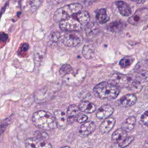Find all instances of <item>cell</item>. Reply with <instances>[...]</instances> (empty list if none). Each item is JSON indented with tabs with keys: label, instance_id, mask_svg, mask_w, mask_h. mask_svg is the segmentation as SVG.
Wrapping results in <instances>:
<instances>
[{
	"label": "cell",
	"instance_id": "cell-1",
	"mask_svg": "<svg viewBox=\"0 0 148 148\" xmlns=\"http://www.w3.org/2000/svg\"><path fill=\"white\" fill-rule=\"evenodd\" d=\"M34 124L39 129L50 131L57 127L55 117L49 112L40 110L35 112L32 117Z\"/></svg>",
	"mask_w": 148,
	"mask_h": 148
},
{
	"label": "cell",
	"instance_id": "cell-2",
	"mask_svg": "<svg viewBox=\"0 0 148 148\" xmlns=\"http://www.w3.org/2000/svg\"><path fill=\"white\" fill-rule=\"evenodd\" d=\"M96 97L102 99H116L120 92V87L107 82H102L97 84L93 89Z\"/></svg>",
	"mask_w": 148,
	"mask_h": 148
},
{
	"label": "cell",
	"instance_id": "cell-3",
	"mask_svg": "<svg viewBox=\"0 0 148 148\" xmlns=\"http://www.w3.org/2000/svg\"><path fill=\"white\" fill-rule=\"evenodd\" d=\"M82 5L79 3H73L65 5L57 9L53 16L56 22H61L68 19L82 11Z\"/></svg>",
	"mask_w": 148,
	"mask_h": 148
},
{
	"label": "cell",
	"instance_id": "cell-4",
	"mask_svg": "<svg viewBox=\"0 0 148 148\" xmlns=\"http://www.w3.org/2000/svg\"><path fill=\"white\" fill-rule=\"evenodd\" d=\"M62 42L69 47L77 46L82 42V36L76 32H67L63 35L61 38Z\"/></svg>",
	"mask_w": 148,
	"mask_h": 148
},
{
	"label": "cell",
	"instance_id": "cell-5",
	"mask_svg": "<svg viewBox=\"0 0 148 148\" xmlns=\"http://www.w3.org/2000/svg\"><path fill=\"white\" fill-rule=\"evenodd\" d=\"M59 26L61 30L66 32L77 31L80 30L82 27V25L75 16L61 21Z\"/></svg>",
	"mask_w": 148,
	"mask_h": 148
},
{
	"label": "cell",
	"instance_id": "cell-6",
	"mask_svg": "<svg viewBox=\"0 0 148 148\" xmlns=\"http://www.w3.org/2000/svg\"><path fill=\"white\" fill-rule=\"evenodd\" d=\"M26 148H53L51 143L38 137L27 138L25 142Z\"/></svg>",
	"mask_w": 148,
	"mask_h": 148
},
{
	"label": "cell",
	"instance_id": "cell-7",
	"mask_svg": "<svg viewBox=\"0 0 148 148\" xmlns=\"http://www.w3.org/2000/svg\"><path fill=\"white\" fill-rule=\"evenodd\" d=\"M148 17V9H139L128 19L130 24L133 25H138L145 22Z\"/></svg>",
	"mask_w": 148,
	"mask_h": 148
},
{
	"label": "cell",
	"instance_id": "cell-8",
	"mask_svg": "<svg viewBox=\"0 0 148 148\" xmlns=\"http://www.w3.org/2000/svg\"><path fill=\"white\" fill-rule=\"evenodd\" d=\"M110 80L114 84L119 87H128L131 82L132 79L128 75H125L122 73H114L110 77Z\"/></svg>",
	"mask_w": 148,
	"mask_h": 148
},
{
	"label": "cell",
	"instance_id": "cell-9",
	"mask_svg": "<svg viewBox=\"0 0 148 148\" xmlns=\"http://www.w3.org/2000/svg\"><path fill=\"white\" fill-rule=\"evenodd\" d=\"M86 76V72L84 70H78L76 73L71 72L65 76H64V82L65 83V84H68L69 82H70L73 79V78H75V84H77L81 83L83 80Z\"/></svg>",
	"mask_w": 148,
	"mask_h": 148
},
{
	"label": "cell",
	"instance_id": "cell-10",
	"mask_svg": "<svg viewBox=\"0 0 148 148\" xmlns=\"http://www.w3.org/2000/svg\"><path fill=\"white\" fill-rule=\"evenodd\" d=\"M114 109L110 105H104L101 106L96 113V116L99 119H106L112 114Z\"/></svg>",
	"mask_w": 148,
	"mask_h": 148
},
{
	"label": "cell",
	"instance_id": "cell-11",
	"mask_svg": "<svg viewBox=\"0 0 148 148\" xmlns=\"http://www.w3.org/2000/svg\"><path fill=\"white\" fill-rule=\"evenodd\" d=\"M95 124L91 121H88L83 123L79 128V134L83 136H86L92 133L95 130Z\"/></svg>",
	"mask_w": 148,
	"mask_h": 148
},
{
	"label": "cell",
	"instance_id": "cell-12",
	"mask_svg": "<svg viewBox=\"0 0 148 148\" xmlns=\"http://www.w3.org/2000/svg\"><path fill=\"white\" fill-rule=\"evenodd\" d=\"M54 117L57 124V127L59 129H64L66 127L68 122L67 116L64 112L61 110H56L54 112Z\"/></svg>",
	"mask_w": 148,
	"mask_h": 148
},
{
	"label": "cell",
	"instance_id": "cell-13",
	"mask_svg": "<svg viewBox=\"0 0 148 148\" xmlns=\"http://www.w3.org/2000/svg\"><path fill=\"white\" fill-rule=\"evenodd\" d=\"M116 123V120L114 117H110L105 119L99 126V130L102 134H106L110 132L113 128Z\"/></svg>",
	"mask_w": 148,
	"mask_h": 148
},
{
	"label": "cell",
	"instance_id": "cell-14",
	"mask_svg": "<svg viewBox=\"0 0 148 148\" xmlns=\"http://www.w3.org/2000/svg\"><path fill=\"white\" fill-rule=\"evenodd\" d=\"M136 100L137 98L134 94H128L119 99V103L124 107H130L134 105Z\"/></svg>",
	"mask_w": 148,
	"mask_h": 148
},
{
	"label": "cell",
	"instance_id": "cell-15",
	"mask_svg": "<svg viewBox=\"0 0 148 148\" xmlns=\"http://www.w3.org/2000/svg\"><path fill=\"white\" fill-rule=\"evenodd\" d=\"M79 108L75 105H71L67 110V118L69 124H72L79 114Z\"/></svg>",
	"mask_w": 148,
	"mask_h": 148
},
{
	"label": "cell",
	"instance_id": "cell-16",
	"mask_svg": "<svg viewBox=\"0 0 148 148\" xmlns=\"http://www.w3.org/2000/svg\"><path fill=\"white\" fill-rule=\"evenodd\" d=\"M127 132L121 128L116 130L112 135V140H114L117 145L121 143L127 138Z\"/></svg>",
	"mask_w": 148,
	"mask_h": 148
},
{
	"label": "cell",
	"instance_id": "cell-17",
	"mask_svg": "<svg viewBox=\"0 0 148 148\" xmlns=\"http://www.w3.org/2000/svg\"><path fill=\"white\" fill-rule=\"evenodd\" d=\"M116 5L121 15L124 16H128L131 14V9L130 6L125 2L121 1H116Z\"/></svg>",
	"mask_w": 148,
	"mask_h": 148
},
{
	"label": "cell",
	"instance_id": "cell-18",
	"mask_svg": "<svg viewBox=\"0 0 148 148\" xmlns=\"http://www.w3.org/2000/svg\"><path fill=\"white\" fill-rule=\"evenodd\" d=\"M136 123V118L133 116H130L126 119L121 124V128L125 131L127 132L132 131Z\"/></svg>",
	"mask_w": 148,
	"mask_h": 148
},
{
	"label": "cell",
	"instance_id": "cell-19",
	"mask_svg": "<svg viewBox=\"0 0 148 148\" xmlns=\"http://www.w3.org/2000/svg\"><path fill=\"white\" fill-rule=\"evenodd\" d=\"M79 109L85 113H91L96 110L95 105L88 101H82L79 104Z\"/></svg>",
	"mask_w": 148,
	"mask_h": 148
},
{
	"label": "cell",
	"instance_id": "cell-20",
	"mask_svg": "<svg viewBox=\"0 0 148 148\" xmlns=\"http://www.w3.org/2000/svg\"><path fill=\"white\" fill-rule=\"evenodd\" d=\"M75 16L82 25H87L90 21V14L88 12L85 10L80 11L76 15H75Z\"/></svg>",
	"mask_w": 148,
	"mask_h": 148
},
{
	"label": "cell",
	"instance_id": "cell-21",
	"mask_svg": "<svg viewBox=\"0 0 148 148\" xmlns=\"http://www.w3.org/2000/svg\"><path fill=\"white\" fill-rule=\"evenodd\" d=\"M99 29V27L95 22L88 23L86 27V33L88 36H92L95 35Z\"/></svg>",
	"mask_w": 148,
	"mask_h": 148
},
{
	"label": "cell",
	"instance_id": "cell-22",
	"mask_svg": "<svg viewBox=\"0 0 148 148\" xmlns=\"http://www.w3.org/2000/svg\"><path fill=\"white\" fill-rule=\"evenodd\" d=\"M96 18L101 24H105L107 23L109 20V17L107 14L106 9H100L98 10L96 14Z\"/></svg>",
	"mask_w": 148,
	"mask_h": 148
},
{
	"label": "cell",
	"instance_id": "cell-23",
	"mask_svg": "<svg viewBox=\"0 0 148 148\" xmlns=\"http://www.w3.org/2000/svg\"><path fill=\"white\" fill-rule=\"evenodd\" d=\"M135 80L140 84L148 82V71L142 70L138 72L135 76Z\"/></svg>",
	"mask_w": 148,
	"mask_h": 148
},
{
	"label": "cell",
	"instance_id": "cell-24",
	"mask_svg": "<svg viewBox=\"0 0 148 148\" xmlns=\"http://www.w3.org/2000/svg\"><path fill=\"white\" fill-rule=\"evenodd\" d=\"M82 53L86 59H90L94 56V49L92 45H85L83 48Z\"/></svg>",
	"mask_w": 148,
	"mask_h": 148
},
{
	"label": "cell",
	"instance_id": "cell-25",
	"mask_svg": "<svg viewBox=\"0 0 148 148\" xmlns=\"http://www.w3.org/2000/svg\"><path fill=\"white\" fill-rule=\"evenodd\" d=\"M124 28V23L120 21H116L112 23L108 27L110 31L113 32H117L123 29Z\"/></svg>",
	"mask_w": 148,
	"mask_h": 148
},
{
	"label": "cell",
	"instance_id": "cell-26",
	"mask_svg": "<svg viewBox=\"0 0 148 148\" xmlns=\"http://www.w3.org/2000/svg\"><path fill=\"white\" fill-rule=\"evenodd\" d=\"M127 88L132 92H138L142 89V86L135 79H132Z\"/></svg>",
	"mask_w": 148,
	"mask_h": 148
},
{
	"label": "cell",
	"instance_id": "cell-27",
	"mask_svg": "<svg viewBox=\"0 0 148 148\" xmlns=\"http://www.w3.org/2000/svg\"><path fill=\"white\" fill-rule=\"evenodd\" d=\"M134 61V59L133 57L127 56V57H124L120 60L119 64L121 67L125 68L130 66L133 63Z\"/></svg>",
	"mask_w": 148,
	"mask_h": 148
},
{
	"label": "cell",
	"instance_id": "cell-28",
	"mask_svg": "<svg viewBox=\"0 0 148 148\" xmlns=\"http://www.w3.org/2000/svg\"><path fill=\"white\" fill-rule=\"evenodd\" d=\"M72 72V68L71 67V65H68V64H65V65H63L61 66V67L60 69V74L61 76H65L66 75L71 73Z\"/></svg>",
	"mask_w": 148,
	"mask_h": 148
},
{
	"label": "cell",
	"instance_id": "cell-29",
	"mask_svg": "<svg viewBox=\"0 0 148 148\" xmlns=\"http://www.w3.org/2000/svg\"><path fill=\"white\" fill-rule=\"evenodd\" d=\"M134 139V136H128L127 138L124 141H123L121 143L117 145L119 148H124L127 147L128 145H129L133 141Z\"/></svg>",
	"mask_w": 148,
	"mask_h": 148
},
{
	"label": "cell",
	"instance_id": "cell-30",
	"mask_svg": "<svg viewBox=\"0 0 148 148\" xmlns=\"http://www.w3.org/2000/svg\"><path fill=\"white\" fill-rule=\"evenodd\" d=\"M140 121L143 125L148 127V110H146L140 117Z\"/></svg>",
	"mask_w": 148,
	"mask_h": 148
},
{
	"label": "cell",
	"instance_id": "cell-31",
	"mask_svg": "<svg viewBox=\"0 0 148 148\" xmlns=\"http://www.w3.org/2000/svg\"><path fill=\"white\" fill-rule=\"evenodd\" d=\"M88 117L84 114L79 113L76 119V121L79 123H84L87 121Z\"/></svg>",
	"mask_w": 148,
	"mask_h": 148
},
{
	"label": "cell",
	"instance_id": "cell-32",
	"mask_svg": "<svg viewBox=\"0 0 148 148\" xmlns=\"http://www.w3.org/2000/svg\"><path fill=\"white\" fill-rule=\"evenodd\" d=\"M36 137H38L39 138L44 139V140H46L47 139H48V135L46 133L44 132H40V131H36L35 133V136Z\"/></svg>",
	"mask_w": 148,
	"mask_h": 148
},
{
	"label": "cell",
	"instance_id": "cell-33",
	"mask_svg": "<svg viewBox=\"0 0 148 148\" xmlns=\"http://www.w3.org/2000/svg\"><path fill=\"white\" fill-rule=\"evenodd\" d=\"M8 36L6 34H5L3 32L1 33V42H5L8 39Z\"/></svg>",
	"mask_w": 148,
	"mask_h": 148
},
{
	"label": "cell",
	"instance_id": "cell-34",
	"mask_svg": "<svg viewBox=\"0 0 148 148\" xmlns=\"http://www.w3.org/2000/svg\"><path fill=\"white\" fill-rule=\"evenodd\" d=\"M28 49V45L27 43H23L21 47V50L22 51H26Z\"/></svg>",
	"mask_w": 148,
	"mask_h": 148
},
{
	"label": "cell",
	"instance_id": "cell-35",
	"mask_svg": "<svg viewBox=\"0 0 148 148\" xmlns=\"http://www.w3.org/2000/svg\"><path fill=\"white\" fill-rule=\"evenodd\" d=\"M145 62L148 65V52H147V53L146 56V57H145Z\"/></svg>",
	"mask_w": 148,
	"mask_h": 148
},
{
	"label": "cell",
	"instance_id": "cell-36",
	"mask_svg": "<svg viewBox=\"0 0 148 148\" xmlns=\"http://www.w3.org/2000/svg\"><path fill=\"white\" fill-rule=\"evenodd\" d=\"M145 93L148 96V86L146 87V88L145 89Z\"/></svg>",
	"mask_w": 148,
	"mask_h": 148
},
{
	"label": "cell",
	"instance_id": "cell-37",
	"mask_svg": "<svg viewBox=\"0 0 148 148\" xmlns=\"http://www.w3.org/2000/svg\"><path fill=\"white\" fill-rule=\"evenodd\" d=\"M60 148H71V147L68 146H62V147H61Z\"/></svg>",
	"mask_w": 148,
	"mask_h": 148
},
{
	"label": "cell",
	"instance_id": "cell-38",
	"mask_svg": "<svg viewBox=\"0 0 148 148\" xmlns=\"http://www.w3.org/2000/svg\"><path fill=\"white\" fill-rule=\"evenodd\" d=\"M146 144L148 145V139L146 140Z\"/></svg>",
	"mask_w": 148,
	"mask_h": 148
}]
</instances>
